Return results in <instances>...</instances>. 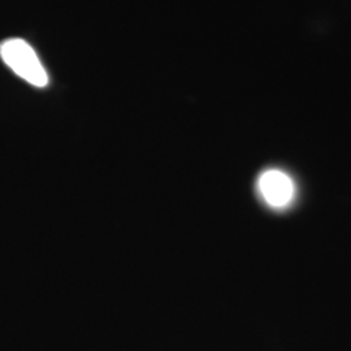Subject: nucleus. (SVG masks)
I'll list each match as a JSON object with an SVG mask.
<instances>
[{
    "label": "nucleus",
    "mask_w": 351,
    "mask_h": 351,
    "mask_svg": "<svg viewBox=\"0 0 351 351\" xmlns=\"http://www.w3.org/2000/svg\"><path fill=\"white\" fill-rule=\"evenodd\" d=\"M258 189L264 202L274 208L289 206L295 194L293 180L280 169H268L258 180Z\"/></svg>",
    "instance_id": "nucleus-2"
},
{
    "label": "nucleus",
    "mask_w": 351,
    "mask_h": 351,
    "mask_svg": "<svg viewBox=\"0 0 351 351\" xmlns=\"http://www.w3.org/2000/svg\"><path fill=\"white\" fill-rule=\"evenodd\" d=\"M0 58L13 72L33 86L45 88L49 75L33 47L20 38L7 39L0 45Z\"/></svg>",
    "instance_id": "nucleus-1"
}]
</instances>
